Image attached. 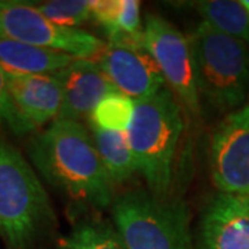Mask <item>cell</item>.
Returning <instances> with one entry per match:
<instances>
[{
  "label": "cell",
  "instance_id": "obj_9",
  "mask_svg": "<svg viewBox=\"0 0 249 249\" xmlns=\"http://www.w3.org/2000/svg\"><path fill=\"white\" fill-rule=\"evenodd\" d=\"M7 89L17 121V136L31 133L58 119L62 89L57 73H7Z\"/></svg>",
  "mask_w": 249,
  "mask_h": 249
},
{
  "label": "cell",
  "instance_id": "obj_4",
  "mask_svg": "<svg viewBox=\"0 0 249 249\" xmlns=\"http://www.w3.org/2000/svg\"><path fill=\"white\" fill-rule=\"evenodd\" d=\"M188 40L199 96L220 112L242 107L249 93V46L204 21Z\"/></svg>",
  "mask_w": 249,
  "mask_h": 249
},
{
  "label": "cell",
  "instance_id": "obj_1",
  "mask_svg": "<svg viewBox=\"0 0 249 249\" xmlns=\"http://www.w3.org/2000/svg\"><path fill=\"white\" fill-rule=\"evenodd\" d=\"M28 157L49 184L73 201L97 209L114 202V183L82 122L54 121L29 142Z\"/></svg>",
  "mask_w": 249,
  "mask_h": 249
},
{
  "label": "cell",
  "instance_id": "obj_15",
  "mask_svg": "<svg viewBox=\"0 0 249 249\" xmlns=\"http://www.w3.org/2000/svg\"><path fill=\"white\" fill-rule=\"evenodd\" d=\"M91 139L112 183H124L139 172L126 132H108L91 124Z\"/></svg>",
  "mask_w": 249,
  "mask_h": 249
},
{
  "label": "cell",
  "instance_id": "obj_12",
  "mask_svg": "<svg viewBox=\"0 0 249 249\" xmlns=\"http://www.w3.org/2000/svg\"><path fill=\"white\" fill-rule=\"evenodd\" d=\"M57 76L61 82L62 106L58 119L80 122L91 116L101 100L118 90L109 82L98 62L75 58Z\"/></svg>",
  "mask_w": 249,
  "mask_h": 249
},
{
  "label": "cell",
  "instance_id": "obj_10",
  "mask_svg": "<svg viewBox=\"0 0 249 249\" xmlns=\"http://www.w3.org/2000/svg\"><path fill=\"white\" fill-rule=\"evenodd\" d=\"M98 65L115 89L133 101L152 97L165 88L158 65L144 49L107 45Z\"/></svg>",
  "mask_w": 249,
  "mask_h": 249
},
{
  "label": "cell",
  "instance_id": "obj_6",
  "mask_svg": "<svg viewBox=\"0 0 249 249\" xmlns=\"http://www.w3.org/2000/svg\"><path fill=\"white\" fill-rule=\"evenodd\" d=\"M0 37L68 54L73 58L98 55L106 45L83 29L58 27L36 9V3L0 0Z\"/></svg>",
  "mask_w": 249,
  "mask_h": 249
},
{
  "label": "cell",
  "instance_id": "obj_16",
  "mask_svg": "<svg viewBox=\"0 0 249 249\" xmlns=\"http://www.w3.org/2000/svg\"><path fill=\"white\" fill-rule=\"evenodd\" d=\"M191 4L204 22L249 46V14L242 0H202Z\"/></svg>",
  "mask_w": 249,
  "mask_h": 249
},
{
  "label": "cell",
  "instance_id": "obj_5",
  "mask_svg": "<svg viewBox=\"0 0 249 249\" xmlns=\"http://www.w3.org/2000/svg\"><path fill=\"white\" fill-rule=\"evenodd\" d=\"M111 211L126 249H194L183 201L137 190L118 196Z\"/></svg>",
  "mask_w": 249,
  "mask_h": 249
},
{
  "label": "cell",
  "instance_id": "obj_17",
  "mask_svg": "<svg viewBox=\"0 0 249 249\" xmlns=\"http://www.w3.org/2000/svg\"><path fill=\"white\" fill-rule=\"evenodd\" d=\"M60 249H126L114 226L106 222L85 220L62 237Z\"/></svg>",
  "mask_w": 249,
  "mask_h": 249
},
{
  "label": "cell",
  "instance_id": "obj_19",
  "mask_svg": "<svg viewBox=\"0 0 249 249\" xmlns=\"http://www.w3.org/2000/svg\"><path fill=\"white\" fill-rule=\"evenodd\" d=\"M36 9L55 25L72 29H78L91 18V6L88 0L42 1L36 3Z\"/></svg>",
  "mask_w": 249,
  "mask_h": 249
},
{
  "label": "cell",
  "instance_id": "obj_20",
  "mask_svg": "<svg viewBox=\"0 0 249 249\" xmlns=\"http://www.w3.org/2000/svg\"><path fill=\"white\" fill-rule=\"evenodd\" d=\"M0 126H6L13 133L17 134V121L7 89V73L1 67H0Z\"/></svg>",
  "mask_w": 249,
  "mask_h": 249
},
{
  "label": "cell",
  "instance_id": "obj_2",
  "mask_svg": "<svg viewBox=\"0 0 249 249\" xmlns=\"http://www.w3.org/2000/svg\"><path fill=\"white\" fill-rule=\"evenodd\" d=\"M54 220L32 165L13 144L0 140V237L7 249H31Z\"/></svg>",
  "mask_w": 249,
  "mask_h": 249
},
{
  "label": "cell",
  "instance_id": "obj_8",
  "mask_svg": "<svg viewBox=\"0 0 249 249\" xmlns=\"http://www.w3.org/2000/svg\"><path fill=\"white\" fill-rule=\"evenodd\" d=\"M209 166L219 193L249 198V106L217 124L209 148Z\"/></svg>",
  "mask_w": 249,
  "mask_h": 249
},
{
  "label": "cell",
  "instance_id": "obj_3",
  "mask_svg": "<svg viewBox=\"0 0 249 249\" xmlns=\"http://www.w3.org/2000/svg\"><path fill=\"white\" fill-rule=\"evenodd\" d=\"M181 132V108L169 88L134 101L133 118L126 134L139 172L154 196H168Z\"/></svg>",
  "mask_w": 249,
  "mask_h": 249
},
{
  "label": "cell",
  "instance_id": "obj_13",
  "mask_svg": "<svg viewBox=\"0 0 249 249\" xmlns=\"http://www.w3.org/2000/svg\"><path fill=\"white\" fill-rule=\"evenodd\" d=\"M91 18L106 32L108 45L144 49L140 22V1L96 0L90 1Z\"/></svg>",
  "mask_w": 249,
  "mask_h": 249
},
{
  "label": "cell",
  "instance_id": "obj_18",
  "mask_svg": "<svg viewBox=\"0 0 249 249\" xmlns=\"http://www.w3.org/2000/svg\"><path fill=\"white\" fill-rule=\"evenodd\" d=\"M134 112V101L116 91L100 101L91 112V124L108 132H127Z\"/></svg>",
  "mask_w": 249,
  "mask_h": 249
},
{
  "label": "cell",
  "instance_id": "obj_14",
  "mask_svg": "<svg viewBox=\"0 0 249 249\" xmlns=\"http://www.w3.org/2000/svg\"><path fill=\"white\" fill-rule=\"evenodd\" d=\"M73 60L68 54L0 37V67L6 73H57Z\"/></svg>",
  "mask_w": 249,
  "mask_h": 249
},
{
  "label": "cell",
  "instance_id": "obj_11",
  "mask_svg": "<svg viewBox=\"0 0 249 249\" xmlns=\"http://www.w3.org/2000/svg\"><path fill=\"white\" fill-rule=\"evenodd\" d=\"M199 249H249V198L219 193L198 227Z\"/></svg>",
  "mask_w": 249,
  "mask_h": 249
},
{
  "label": "cell",
  "instance_id": "obj_7",
  "mask_svg": "<svg viewBox=\"0 0 249 249\" xmlns=\"http://www.w3.org/2000/svg\"><path fill=\"white\" fill-rule=\"evenodd\" d=\"M144 50L158 65L165 83L186 106L190 114H199V93L196 89L190 40L169 21L148 14L142 28Z\"/></svg>",
  "mask_w": 249,
  "mask_h": 249
},
{
  "label": "cell",
  "instance_id": "obj_21",
  "mask_svg": "<svg viewBox=\"0 0 249 249\" xmlns=\"http://www.w3.org/2000/svg\"><path fill=\"white\" fill-rule=\"evenodd\" d=\"M242 3H244V6H245V9H247L249 14V0H242Z\"/></svg>",
  "mask_w": 249,
  "mask_h": 249
}]
</instances>
